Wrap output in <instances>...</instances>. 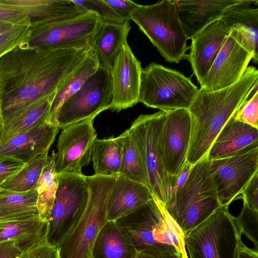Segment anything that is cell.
Listing matches in <instances>:
<instances>
[{"label":"cell","instance_id":"ac0fdd59","mask_svg":"<svg viewBox=\"0 0 258 258\" xmlns=\"http://www.w3.org/2000/svg\"><path fill=\"white\" fill-rule=\"evenodd\" d=\"M230 30L220 19L210 23L191 40L188 60L199 83L206 77Z\"/></svg>","mask_w":258,"mask_h":258},{"label":"cell","instance_id":"c3c4849f","mask_svg":"<svg viewBox=\"0 0 258 258\" xmlns=\"http://www.w3.org/2000/svg\"><path fill=\"white\" fill-rule=\"evenodd\" d=\"M49 258H59L57 248L53 251Z\"/></svg>","mask_w":258,"mask_h":258},{"label":"cell","instance_id":"ab89813d","mask_svg":"<svg viewBox=\"0 0 258 258\" xmlns=\"http://www.w3.org/2000/svg\"><path fill=\"white\" fill-rule=\"evenodd\" d=\"M241 198L249 208L258 211V173H256L241 191Z\"/></svg>","mask_w":258,"mask_h":258},{"label":"cell","instance_id":"e575fe53","mask_svg":"<svg viewBox=\"0 0 258 258\" xmlns=\"http://www.w3.org/2000/svg\"><path fill=\"white\" fill-rule=\"evenodd\" d=\"M30 30L31 25H15L0 32V58L25 42Z\"/></svg>","mask_w":258,"mask_h":258},{"label":"cell","instance_id":"836d02e7","mask_svg":"<svg viewBox=\"0 0 258 258\" xmlns=\"http://www.w3.org/2000/svg\"><path fill=\"white\" fill-rule=\"evenodd\" d=\"M48 153L39 155L25 164L17 173L0 185V187L16 192L36 189L42 170L49 161Z\"/></svg>","mask_w":258,"mask_h":258},{"label":"cell","instance_id":"7a4b0ae2","mask_svg":"<svg viewBox=\"0 0 258 258\" xmlns=\"http://www.w3.org/2000/svg\"><path fill=\"white\" fill-rule=\"evenodd\" d=\"M258 71L248 67L235 84L222 89H199L187 108L191 132L186 162L194 165L208 153L227 121L257 89Z\"/></svg>","mask_w":258,"mask_h":258},{"label":"cell","instance_id":"60d3db41","mask_svg":"<svg viewBox=\"0 0 258 258\" xmlns=\"http://www.w3.org/2000/svg\"><path fill=\"white\" fill-rule=\"evenodd\" d=\"M23 162L11 157H0V185L19 171Z\"/></svg>","mask_w":258,"mask_h":258},{"label":"cell","instance_id":"30bf717a","mask_svg":"<svg viewBox=\"0 0 258 258\" xmlns=\"http://www.w3.org/2000/svg\"><path fill=\"white\" fill-rule=\"evenodd\" d=\"M103 19L96 14H82L31 24L29 36L21 47L43 49L91 48Z\"/></svg>","mask_w":258,"mask_h":258},{"label":"cell","instance_id":"8fae6325","mask_svg":"<svg viewBox=\"0 0 258 258\" xmlns=\"http://www.w3.org/2000/svg\"><path fill=\"white\" fill-rule=\"evenodd\" d=\"M58 187L48 219L47 242L57 248L77 224L87 207L89 189L85 175H57Z\"/></svg>","mask_w":258,"mask_h":258},{"label":"cell","instance_id":"ee69618b","mask_svg":"<svg viewBox=\"0 0 258 258\" xmlns=\"http://www.w3.org/2000/svg\"><path fill=\"white\" fill-rule=\"evenodd\" d=\"M23 251L13 241L0 242V258H19Z\"/></svg>","mask_w":258,"mask_h":258},{"label":"cell","instance_id":"5b68a950","mask_svg":"<svg viewBox=\"0 0 258 258\" xmlns=\"http://www.w3.org/2000/svg\"><path fill=\"white\" fill-rule=\"evenodd\" d=\"M116 177L85 176L88 204L77 224L57 246L59 258H90L94 241L108 221L107 204Z\"/></svg>","mask_w":258,"mask_h":258},{"label":"cell","instance_id":"f907efd6","mask_svg":"<svg viewBox=\"0 0 258 258\" xmlns=\"http://www.w3.org/2000/svg\"><path fill=\"white\" fill-rule=\"evenodd\" d=\"M136 258H139V257H138V255L137 256Z\"/></svg>","mask_w":258,"mask_h":258},{"label":"cell","instance_id":"d6986e66","mask_svg":"<svg viewBox=\"0 0 258 258\" xmlns=\"http://www.w3.org/2000/svg\"><path fill=\"white\" fill-rule=\"evenodd\" d=\"M182 29L191 39L206 26L221 19L229 8L243 0H173Z\"/></svg>","mask_w":258,"mask_h":258},{"label":"cell","instance_id":"484cf974","mask_svg":"<svg viewBox=\"0 0 258 258\" xmlns=\"http://www.w3.org/2000/svg\"><path fill=\"white\" fill-rule=\"evenodd\" d=\"M131 29L130 21L118 23L103 20L93 46L99 66L111 70L119 50L127 42Z\"/></svg>","mask_w":258,"mask_h":258},{"label":"cell","instance_id":"e0dca14e","mask_svg":"<svg viewBox=\"0 0 258 258\" xmlns=\"http://www.w3.org/2000/svg\"><path fill=\"white\" fill-rule=\"evenodd\" d=\"M252 54L228 35L200 89L213 91L236 83L244 74Z\"/></svg>","mask_w":258,"mask_h":258},{"label":"cell","instance_id":"2e32d148","mask_svg":"<svg viewBox=\"0 0 258 258\" xmlns=\"http://www.w3.org/2000/svg\"><path fill=\"white\" fill-rule=\"evenodd\" d=\"M142 69L140 61L126 42L111 70L113 98L110 109L119 112L139 103Z\"/></svg>","mask_w":258,"mask_h":258},{"label":"cell","instance_id":"4dcf8cb0","mask_svg":"<svg viewBox=\"0 0 258 258\" xmlns=\"http://www.w3.org/2000/svg\"><path fill=\"white\" fill-rule=\"evenodd\" d=\"M36 189L16 192L0 187V221L23 220L39 216Z\"/></svg>","mask_w":258,"mask_h":258},{"label":"cell","instance_id":"74e56055","mask_svg":"<svg viewBox=\"0 0 258 258\" xmlns=\"http://www.w3.org/2000/svg\"><path fill=\"white\" fill-rule=\"evenodd\" d=\"M236 120L258 128V90L255 91L234 114Z\"/></svg>","mask_w":258,"mask_h":258},{"label":"cell","instance_id":"4316f807","mask_svg":"<svg viewBox=\"0 0 258 258\" xmlns=\"http://www.w3.org/2000/svg\"><path fill=\"white\" fill-rule=\"evenodd\" d=\"M48 222L39 216L23 220L0 221V242L13 241L25 251L46 240Z\"/></svg>","mask_w":258,"mask_h":258},{"label":"cell","instance_id":"ba28073f","mask_svg":"<svg viewBox=\"0 0 258 258\" xmlns=\"http://www.w3.org/2000/svg\"><path fill=\"white\" fill-rule=\"evenodd\" d=\"M228 207L221 206L184 235L188 258H237L242 234Z\"/></svg>","mask_w":258,"mask_h":258},{"label":"cell","instance_id":"7bdbcfd3","mask_svg":"<svg viewBox=\"0 0 258 258\" xmlns=\"http://www.w3.org/2000/svg\"><path fill=\"white\" fill-rule=\"evenodd\" d=\"M56 248L45 240L23 251L19 258H49Z\"/></svg>","mask_w":258,"mask_h":258},{"label":"cell","instance_id":"1f68e13d","mask_svg":"<svg viewBox=\"0 0 258 258\" xmlns=\"http://www.w3.org/2000/svg\"><path fill=\"white\" fill-rule=\"evenodd\" d=\"M55 159L56 154L53 151L49 161L42 170L36 187L38 194L36 205L39 216L46 221H48L53 208L58 187Z\"/></svg>","mask_w":258,"mask_h":258},{"label":"cell","instance_id":"ffe728a7","mask_svg":"<svg viewBox=\"0 0 258 258\" xmlns=\"http://www.w3.org/2000/svg\"><path fill=\"white\" fill-rule=\"evenodd\" d=\"M59 128L48 122L38 124L0 144V157H11L26 164L48 153Z\"/></svg>","mask_w":258,"mask_h":258},{"label":"cell","instance_id":"6da1fadb","mask_svg":"<svg viewBox=\"0 0 258 258\" xmlns=\"http://www.w3.org/2000/svg\"><path fill=\"white\" fill-rule=\"evenodd\" d=\"M91 48L18 47L2 56L0 112L3 121L31 103L55 93Z\"/></svg>","mask_w":258,"mask_h":258},{"label":"cell","instance_id":"bcb514c9","mask_svg":"<svg viewBox=\"0 0 258 258\" xmlns=\"http://www.w3.org/2000/svg\"><path fill=\"white\" fill-rule=\"evenodd\" d=\"M237 258H258V250L249 248L241 241L238 247Z\"/></svg>","mask_w":258,"mask_h":258},{"label":"cell","instance_id":"9a60e30c","mask_svg":"<svg viewBox=\"0 0 258 258\" xmlns=\"http://www.w3.org/2000/svg\"><path fill=\"white\" fill-rule=\"evenodd\" d=\"M165 112L161 139L162 161L174 185L176 178L186 162L191 132L190 116L185 108Z\"/></svg>","mask_w":258,"mask_h":258},{"label":"cell","instance_id":"f6af8a7d","mask_svg":"<svg viewBox=\"0 0 258 258\" xmlns=\"http://www.w3.org/2000/svg\"><path fill=\"white\" fill-rule=\"evenodd\" d=\"M138 256L139 258H181L180 255L167 251L138 253Z\"/></svg>","mask_w":258,"mask_h":258},{"label":"cell","instance_id":"4fadbf2b","mask_svg":"<svg viewBox=\"0 0 258 258\" xmlns=\"http://www.w3.org/2000/svg\"><path fill=\"white\" fill-rule=\"evenodd\" d=\"M209 169L220 204L229 206L257 173L258 146L211 160Z\"/></svg>","mask_w":258,"mask_h":258},{"label":"cell","instance_id":"7c38bea8","mask_svg":"<svg viewBox=\"0 0 258 258\" xmlns=\"http://www.w3.org/2000/svg\"><path fill=\"white\" fill-rule=\"evenodd\" d=\"M112 98L111 71L99 66L81 88L61 105L57 116V126L62 130L84 120L94 119L110 108Z\"/></svg>","mask_w":258,"mask_h":258},{"label":"cell","instance_id":"f35d334b","mask_svg":"<svg viewBox=\"0 0 258 258\" xmlns=\"http://www.w3.org/2000/svg\"><path fill=\"white\" fill-rule=\"evenodd\" d=\"M0 21L14 25H31L29 17L6 0H0Z\"/></svg>","mask_w":258,"mask_h":258},{"label":"cell","instance_id":"44dd1931","mask_svg":"<svg viewBox=\"0 0 258 258\" xmlns=\"http://www.w3.org/2000/svg\"><path fill=\"white\" fill-rule=\"evenodd\" d=\"M257 1L243 0L237 5L227 10L221 20L229 28V35L243 48L252 54L255 63L258 61V9Z\"/></svg>","mask_w":258,"mask_h":258},{"label":"cell","instance_id":"b9f144b4","mask_svg":"<svg viewBox=\"0 0 258 258\" xmlns=\"http://www.w3.org/2000/svg\"><path fill=\"white\" fill-rule=\"evenodd\" d=\"M111 8L125 21H130V17L138 7V4L130 0H104Z\"/></svg>","mask_w":258,"mask_h":258},{"label":"cell","instance_id":"9c48e42d","mask_svg":"<svg viewBox=\"0 0 258 258\" xmlns=\"http://www.w3.org/2000/svg\"><path fill=\"white\" fill-rule=\"evenodd\" d=\"M198 89L179 72L151 62L142 69L138 102L163 111L187 109Z\"/></svg>","mask_w":258,"mask_h":258},{"label":"cell","instance_id":"277c9868","mask_svg":"<svg viewBox=\"0 0 258 258\" xmlns=\"http://www.w3.org/2000/svg\"><path fill=\"white\" fill-rule=\"evenodd\" d=\"M207 154L192 166L188 175L166 209L184 235L221 206Z\"/></svg>","mask_w":258,"mask_h":258},{"label":"cell","instance_id":"7dc6e473","mask_svg":"<svg viewBox=\"0 0 258 258\" xmlns=\"http://www.w3.org/2000/svg\"><path fill=\"white\" fill-rule=\"evenodd\" d=\"M15 26L12 24L0 21V32H3L10 28Z\"/></svg>","mask_w":258,"mask_h":258},{"label":"cell","instance_id":"d4e9b609","mask_svg":"<svg viewBox=\"0 0 258 258\" xmlns=\"http://www.w3.org/2000/svg\"><path fill=\"white\" fill-rule=\"evenodd\" d=\"M29 18L31 24L62 19L87 11L73 0H6Z\"/></svg>","mask_w":258,"mask_h":258},{"label":"cell","instance_id":"3957f363","mask_svg":"<svg viewBox=\"0 0 258 258\" xmlns=\"http://www.w3.org/2000/svg\"><path fill=\"white\" fill-rule=\"evenodd\" d=\"M138 253L167 251L187 258L184 235L165 207L153 198L115 221Z\"/></svg>","mask_w":258,"mask_h":258},{"label":"cell","instance_id":"5bb4252c","mask_svg":"<svg viewBox=\"0 0 258 258\" xmlns=\"http://www.w3.org/2000/svg\"><path fill=\"white\" fill-rule=\"evenodd\" d=\"M94 118L71 124L62 129L55 153L57 175L82 174V169L91 160L92 150L97 138Z\"/></svg>","mask_w":258,"mask_h":258},{"label":"cell","instance_id":"8992f818","mask_svg":"<svg viewBox=\"0 0 258 258\" xmlns=\"http://www.w3.org/2000/svg\"><path fill=\"white\" fill-rule=\"evenodd\" d=\"M166 61L178 63L185 59L188 38L173 0L150 5H138L130 17Z\"/></svg>","mask_w":258,"mask_h":258},{"label":"cell","instance_id":"7402d4cb","mask_svg":"<svg viewBox=\"0 0 258 258\" xmlns=\"http://www.w3.org/2000/svg\"><path fill=\"white\" fill-rule=\"evenodd\" d=\"M258 146V128L236 120L234 115L226 123L213 142L207 156L220 159Z\"/></svg>","mask_w":258,"mask_h":258},{"label":"cell","instance_id":"8d00e7d4","mask_svg":"<svg viewBox=\"0 0 258 258\" xmlns=\"http://www.w3.org/2000/svg\"><path fill=\"white\" fill-rule=\"evenodd\" d=\"M78 6L86 11L93 12L101 17L103 20L118 23L125 21L117 15L104 0H73Z\"/></svg>","mask_w":258,"mask_h":258},{"label":"cell","instance_id":"f546056e","mask_svg":"<svg viewBox=\"0 0 258 258\" xmlns=\"http://www.w3.org/2000/svg\"><path fill=\"white\" fill-rule=\"evenodd\" d=\"M123 138L122 133L115 138L95 139L91 153L95 174L107 176L119 175Z\"/></svg>","mask_w":258,"mask_h":258},{"label":"cell","instance_id":"681fc988","mask_svg":"<svg viewBox=\"0 0 258 258\" xmlns=\"http://www.w3.org/2000/svg\"><path fill=\"white\" fill-rule=\"evenodd\" d=\"M2 123H3V118H2V117L1 113L0 112V130L1 128V127H2Z\"/></svg>","mask_w":258,"mask_h":258},{"label":"cell","instance_id":"52a82bcc","mask_svg":"<svg viewBox=\"0 0 258 258\" xmlns=\"http://www.w3.org/2000/svg\"><path fill=\"white\" fill-rule=\"evenodd\" d=\"M165 112L139 115L127 129L142 157L152 194L167 209L173 198L174 183L163 164L161 132Z\"/></svg>","mask_w":258,"mask_h":258},{"label":"cell","instance_id":"603a6c76","mask_svg":"<svg viewBox=\"0 0 258 258\" xmlns=\"http://www.w3.org/2000/svg\"><path fill=\"white\" fill-rule=\"evenodd\" d=\"M146 185L118 176L107 204V219L115 221L153 198Z\"/></svg>","mask_w":258,"mask_h":258},{"label":"cell","instance_id":"f1b7e54d","mask_svg":"<svg viewBox=\"0 0 258 258\" xmlns=\"http://www.w3.org/2000/svg\"><path fill=\"white\" fill-rule=\"evenodd\" d=\"M138 254L115 222L108 221L94 241L90 258H136Z\"/></svg>","mask_w":258,"mask_h":258},{"label":"cell","instance_id":"83f0119b","mask_svg":"<svg viewBox=\"0 0 258 258\" xmlns=\"http://www.w3.org/2000/svg\"><path fill=\"white\" fill-rule=\"evenodd\" d=\"M99 62L92 47L76 69L66 78L55 92L51 103L48 122L56 125L58 112L63 103L83 85L98 69Z\"/></svg>","mask_w":258,"mask_h":258},{"label":"cell","instance_id":"d590c367","mask_svg":"<svg viewBox=\"0 0 258 258\" xmlns=\"http://www.w3.org/2000/svg\"><path fill=\"white\" fill-rule=\"evenodd\" d=\"M234 219L241 234L249 239L258 250V211L243 203L240 214Z\"/></svg>","mask_w":258,"mask_h":258},{"label":"cell","instance_id":"cb8c5ba5","mask_svg":"<svg viewBox=\"0 0 258 258\" xmlns=\"http://www.w3.org/2000/svg\"><path fill=\"white\" fill-rule=\"evenodd\" d=\"M55 94L31 103L4 120L0 130V144L38 124L48 122Z\"/></svg>","mask_w":258,"mask_h":258},{"label":"cell","instance_id":"d6a6232c","mask_svg":"<svg viewBox=\"0 0 258 258\" xmlns=\"http://www.w3.org/2000/svg\"><path fill=\"white\" fill-rule=\"evenodd\" d=\"M123 133L122 155L118 176L143 184L150 188L147 172L137 144L128 130Z\"/></svg>","mask_w":258,"mask_h":258}]
</instances>
